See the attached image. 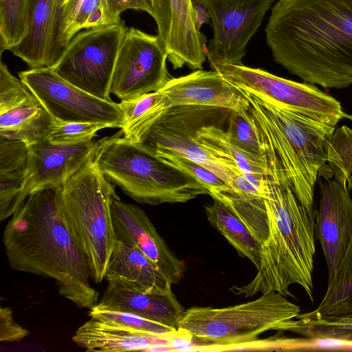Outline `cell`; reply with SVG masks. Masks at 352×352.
I'll use <instances>...</instances> for the list:
<instances>
[{"mask_svg": "<svg viewBox=\"0 0 352 352\" xmlns=\"http://www.w3.org/2000/svg\"><path fill=\"white\" fill-rule=\"evenodd\" d=\"M206 8L213 36L207 58L214 64H242L246 47L277 0H195Z\"/></svg>", "mask_w": 352, "mask_h": 352, "instance_id": "obj_13", "label": "cell"}, {"mask_svg": "<svg viewBox=\"0 0 352 352\" xmlns=\"http://www.w3.org/2000/svg\"><path fill=\"white\" fill-rule=\"evenodd\" d=\"M267 232L261 245L260 267L250 283L230 289L245 297L270 292L292 296L289 287L298 284L313 301L315 217L302 205L287 181L267 175Z\"/></svg>", "mask_w": 352, "mask_h": 352, "instance_id": "obj_3", "label": "cell"}, {"mask_svg": "<svg viewBox=\"0 0 352 352\" xmlns=\"http://www.w3.org/2000/svg\"><path fill=\"white\" fill-rule=\"evenodd\" d=\"M154 155L194 177L207 188L211 197L231 190L230 186L222 178L197 162L173 153L160 152Z\"/></svg>", "mask_w": 352, "mask_h": 352, "instance_id": "obj_33", "label": "cell"}, {"mask_svg": "<svg viewBox=\"0 0 352 352\" xmlns=\"http://www.w3.org/2000/svg\"><path fill=\"white\" fill-rule=\"evenodd\" d=\"M157 35L174 69H202L207 58L206 37L195 27L192 0H148Z\"/></svg>", "mask_w": 352, "mask_h": 352, "instance_id": "obj_15", "label": "cell"}, {"mask_svg": "<svg viewBox=\"0 0 352 352\" xmlns=\"http://www.w3.org/2000/svg\"><path fill=\"white\" fill-rule=\"evenodd\" d=\"M352 341L335 337H317L313 344L318 348L332 349L351 345Z\"/></svg>", "mask_w": 352, "mask_h": 352, "instance_id": "obj_42", "label": "cell"}, {"mask_svg": "<svg viewBox=\"0 0 352 352\" xmlns=\"http://www.w3.org/2000/svg\"><path fill=\"white\" fill-rule=\"evenodd\" d=\"M25 168L0 173V220L8 218L23 204Z\"/></svg>", "mask_w": 352, "mask_h": 352, "instance_id": "obj_36", "label": "cell"}, {"mask_svg": "<svg viewBox=\"0 0 352 352\" xmlns=\"http://www.w3.org/2000/svg\"><path fill=\"white\" fill-rule=\"evenodd\" d=\"M60 0H29V30L10 48L30 69L53 67L60 58L57 49V20Z\"/></svg>", "mask_w": 352, "mask_h": 352, "instance_id": "obj_22", "label": "cell"}, {"mask_svg": "<svg viewBox=\"0 0 352 352\" xmlns=\"http://www.w3.org/2000/svg\"><path fill=\"white\" fill-rule=\"evenodd\" d=\"M72 340L87 351L170 350L180 343H191L192 336L179 329L175 333H145L91 318L76 331Z\"/></svg>", "mask_w": 352, "mask_h": 352, "instance_id": "obj_19", "label": "cell"}, {"mask_svg": "<svg viewBox=\"0 0 352 352\" xmlns=\"http://www.w3.org/2000/svg\"><path fill=\"white\" fill-rule=\"evenodd\" d=\"M109 276L120 277L148 292L164 291L172 285L143 252L117 238L104 278Z\"/></svg>", "mask_w": 352, "mask_h": 352, "instance_id": "obj_23", "label": "cell"}, {"mask_svg": "<svg viewBox=\"0 0 352 352\" xmlns=\"http://www.w3.org/2000/svg\"><path fill=\"white\" fill-rule=\"evenodd\" d=\"M111 212L116 238L143 252L172 285L179 283L184 265L159 235L144 211L118 197L111 203Z\"/></svg>", "mask_w": 352, "mask_h": 352, "instance_id": "obj_18", "label": "cell"}, {"mask_svg": "<svg viewBox=\"0 0 352 352\" xmlns=\"http://www.w3.org/2000/svg\"><path fill=\"white\" fill-rule=\"evenodd\" d=\"M43 106L29 87L0 63V114L24 106Z\"/></svg>", "mask_w": 352, "mask_h": 352, "instance_id": "obj_31", "label": "cell"}, {"mask_svg": "<svg viewBox=\"0 0 352 352\" xmlns=\"http://www.w3.org/2000/svg\"><path fill=\"white\" fill-rule=\"evenodd\" d=\"M160 91L166 96L169 107L200 105L243 111L250 107L243 91L226 81L214 69H197L172 78Z\"/></svg>", "mask_w": 352, "mask_h": 352, "instance_id": "obj_21", "label": "cell"}, {"mask_svg": "<svg viewBox=\"0 0 352 352\" xmlns=\"http://www.w3.org/2000/svg\"><path fill=\"white\" fill-rule=\"evenodd\" d=\"M28 151L23 141L0 138V173L25 169Z\"/></svg>", "mask_w": 352, "mask_h": 352, "instance_id": "obj_38", "label": "cell"}, {"mask_svg": "<svg viewBox=\"0 0 352 352\" xmlns=\"http://www.w3.org/2000/svg\"><path fill=\"white\" fill-rule=\"evenodd\" d=\"M107 124L93 122H56L52 126L47 139L56 144H75L92 141Z\"/></svg>", "mask_w": 352, "mask_h": 352, "instance_id": "obj_37", "label": "cell"}, {"mask_svg": "<svg viewBox=\"0 0 352 352\" xmlns=\"http://www.w3.org/2000/svg\"><path fill=\"white\" fill-rule=\"evenodd\" d=\"M344 118H346L350 120L351 121H352V115H348V114L344 113Z\"/></svg>", "mask_w": 352, "mask_h": 352, "instance_id": "obj_43", "label": "cell"}, {"mask_svg": "<svg viewBox=\"0 0 352 352\" xmlns=\"http://www.w3.org/2000/svg\"><path fill=\"white\" fill-rule=\"evenodd\" d=\"M168 54L158 35L127 28L116 58L110 94L121 101L160 90L173 78Z\"/></svg>", "mask_w": 352, "mask_h": 352, "instance_id": "obj_11", "label": "cell"}, {"mask_svg": "<svg viewBox=\"0 0 352 352\" xmlns=\"http://www.w3.org/2000/svg\"><path fill=\"white\" fill-rule=\"evenodd\" d=\"M195 138L210 153L235 165L243 173L270 175L265 155L249 152L237 145L221 125L204 126L197 131Z\"/></svg>", "mask_w": 352, "mask_h": 352, "instance_id": "obj_24", "label": "cell"}, {"mask_svg": "<svg viewBox=\"0 0 352 352\" xmlns=\"http://www.w3.org/2000/svg\"><path fill=\"white\" fill-rule=\"evenodd\" d=\"M30 332L14 321L10 308L0 309V341L5 342H19L27 337Z\"/></svg>", "mask_w": 352, "mask_h": 352, "instance_id": "obj_40", "label": "cell"}, {"mask_svg": "<svg viewBox=\"0 0 352 352\" xmlns=\"http://www.w3.org/2000/svg\"><path fill=\"white\" fill-rule=\"evenodd\" d=\"M205 206L210 223L236 249L239 254L250 260L258 270L261 261V245L243 222L221 201L212 197Z\"/></svg>", "mask_w": 352, "mask_h": 352, "instance_id": "obj_25", "label": "cell"}, {"mask_svg": "<svg viewBox=\"0 0 352 352\" xmlns=\"http://www.w3.org/2000/svg\"><path fill=\"white\" fill-rule=\"evenodd\" d=\"M300 308L276 292L262 294L252 301L227 307H193L185 311L179 328L199 344L195 350L221 348L258 340L270 330L290 331Z\"/></svg>", "mask_w": 352, "mask_h": 352, "instance_id": "obj_6", "label": "cell"}, {"mask_svg": "<svg viewBox=\"0 0 352 352\" xmlns=\"http://www.w3.org/2000/svg\"><path fill=\"white\" fill-rule=\"evenodd\" d=\"M3 242L13 270L53 279L59 294L80 308L98 302L88 260L65 215L60 188L30 195L6 224Z\"/></svg>", "mask_w": 352, "mask_h": 352, "instance_id": "obj_2", "label": "cell"}, {"mask_svg": "<svg viewBox=\"0 0 352 352\" xmlns=\"http://www.w3.org/2000/svg\"><path fill=\"white\" fill-rule=\"evenodd\" d=\"M210 66L235 87L264 96L323 124L336 126L344 118L340 102L314 85L287 80L243 64Z\"/></svg>", "mask_w": 352, "mask_h": 352, "instance_id": "obj_10", "label": "cell"}, {"mask_svg": "<svg viewBox=\"0 0 352 352\" xmlns=\"http://www.w3.org/2000/svg\"><path fill=\"white\" fill-rule=\"evenodd\" d=\"M99 8L101 0H60L56 40L60 56L72 38L85 29L88 20Z\"/></svg>", "mask_w": 352, "mask_h": 352, "instance_id": "obj_28", "label": "cell"}, {"mask_svg": "<svg viewBox=\"0 0 352 352\" xmlns=\"http://www.w3.org/2000/svg\"><path fill=\"white\" fill-rule=\"evenodd\" d=\"M60 194L65 215L88 260L92 280L101 283L116 241L111 212V203L118 197L114 186L94 157L68 177Z\"/></svg>", "mask_w": 352, "mask_h": 352, "instance_id": "obj_7", "label": "cell"}, {"mask_svg": "<svg viewBox=\"0 0 352 352\" xmlns=\"http://www.w3.org/2000/svg\"><path fill=\"white\" fill-rule=\"evenodd\" d=\"M267 175L261 173L236 174L233 178L231 190L222 192L215 197L220 201L232 200L239 202H250L265 199L267 190Z\"/></svg>", "mask_w": 352, "mask_h": 352, "instance_id": "obj_34", "label": "cell"}, {"mask_svg": "<svg viewBox=\"0 0 352 352\" xmlns=\"http://www.w3.org/2000/svg\"><path fill=\"white\" fill-rule=\"evenodd\" d=\"M101 8L107 26L120 23L121 14L130 9L145 12L154 17L148 0H101Z\"/></svg>", "mask_w": 352, "mask_h": 352, "instance_id": "obj_39", "label": "cell"}, {"mask_svg": "<svg viewBox=\"0 0 352 352\" xmlns=\"http://www.w3.org/2000/svg\"><path fill=\"white\" fill-rule=\"evenodd\" d=\"M119 24L78 32L52 67L66 81L100 99L111 102L110 83L124 33Z\"/></svg>", "mask_w": 352, "mask_h": 352, "instance_id": "obj_9", "label": "cell"}, {"mask_svg": "<svg viewBox=\"0 0 352 352\" xmlns=\"http://www.w3.org/2000/svg\"><path fill=\"white\" fill-rule=\"evenodd\" d=\"M29 30V0H0V48L19 45Z\"/></svg>", "mask_w": 352, "mask_h": 352, "instance_id": "obj_29", "label": "cell"}, {"mask_svg": "<svg viewBox=\"0 0 352 352\" xmlns=\"http://www.w3.org/2000/svg\"><path fill=\"white\" fill-rule=\"evenodd\" d=\"M124 115L123 137L137 143L169 108L160 90L120 102Z\"/></svg>", "mask_w": 352, "mask_h": 352, "instance_id": "obj_27", "label": "cell"}, {"mask_svg": "<svg viewBox=\"0 0 352 352\" xmlns=\"http://www.w3.org/2000/svg\"><path fill=\"white\" fill-rule=\"evenodd\" d=\"M296 319L291 331L352 341V239L318 307Z\"/></svg>", "mask_w": 352, "mask_h": 352, "instance_id": "obj_14", "label": "cell"}, {"mask_svg": "<svg viewBox=\"0 0 352 352\" xmlns=\"http://www.w3.org/2000/svg\"><path fill=\"white\" fill-rule=\"evenodd\" d=\"M120 129L100 140L94 161L103 175L124 193L150 205L186 203L207 188L180 170L124 137Z\"/></svg>", "mask_w": 352, "mask_h": 352, "instance_id": "obj_5", "label": "cell"}, {"mask_svg": "<svg viewBox=\"0 0 352 352\" xmlns=\"http://www.w3.org/2000/svg\"><path fill=\"white\" fill-rule=\"evenodd\" d=\"M99 144L100 140L56 144L45 138L28 145L25 197L43 189L61 187L69 177L94 157Z\"/></svg>", "mask_w": 352, "mask_h": 352, "instance_id": "obj_16", "label": "cell"}, {"mask_svg": "<svg viewBox=\"0 0 352 352\" xmlns=\"http://www.w3.org/2000/svg\"><path fill=\"white\" fill-rule=\"evenodd\" d=\"M226 130L231 140L245 150L263 155L261 142L251 114L248 111H231Z\"/></svg>", "mask_w": 352, "mask_h": 352, "instance_id": "obj_35", "label": "cell"}, {"mask_svg": "<svg viewBox=\"0 0 352 352\" xmlns=\"http://www.w3.org/2000/svg\"><path fill=\"white\" fill-rule=\"evenodd\" d=\"M55 122L43 106H21L0 114V138L30 145L47 138Z\"/></svg>", "mask_w": 352, "mask_h": 352, "instance_id": "obj_26", "label": "cell"}, {"mask_svg": "<svg viewBox=\"0 0 352 352\" xmlns=\"http://www.w3.org/2000/svg\"><path fill=\"white\" fill-rule=\"evenodd\" d=\"M193 19L197 30L201 32V27L204 23L210 20L209 13L205 6L201 2L192 0Z\"/></svg>", "mask_w": 352, "mask_h": 352, "instance_id": "obj_41", "label": "cell"}, {"mask_svg": "<svg viewBox=\"0 0 352 352\" xmlns=\"http://www.w3.org/2000/svg\"><path fill=\"white\" fill-rule=\"evenodd\" d=\"M243 91L270 175L282 173L302 205L315 217L314 187L325 166L336 129L253 92Z\"/></svg>", "mask_w": 352, "mask_h": 352, "instance_id": "obj_4", "label": "cell"}, {"mask_svg": "<svg viewBox=\"0 0 352 352\" xmlns=\"http://www.w3.org/2000/svg\"><path fill=\"white\" fill-rule=\"evenodd\" d=\"M89 315L91 318L145 333L168 334L175 333L179 329L150 320L135 314L102 308L97 305L89 309Z\"/></svg>", "mask_w": 352, "mask_h": 352, "instance_id": "obj_32", "label": "cell"}, {"mask_svg": "<svg viewBox=\"0 0 352 352\" xmlns=\"http://www.w3.org/2000/svg\"><path fill=\"white\" fill-rule=\"evenodd\" d=\"M19 76L56 122H93L122 128L120 103L96 98L58 76L52 68L30 69Z\"/></svg>", "mask_w": 352, "mask_h": 352, "instance_id": "obj_12", "label": "cell"}, {"mask_svg": "<svg viewBox=\"0 0 352 352\" xmlns=\"http://www.w3.org/2000/svg\"><path fill=\"white\" fill-rule=\"evenodd\" d=\"M231 111L200 105L169 107L136 143L153 154L169 152L197 162L222 178L228 185L241 171L235 165L210 153L195 138L208 124L228 120Z\"/></svg>", "mask_w": 352, "mask_h": 352, "instance_id": "obj_8", "label": "cell"}, {"mask_svg": "<svg viewBox=\"0 0 352 352\" xmlns=\"http://www.w3.org/2000/svg\"><path fill=\"white\" fill-rule=\"evenodd\" d=\"M315 232L326 260L329 278L342 259L352 239V199L346 186L335 179L320 182Z\"/></svg>", "mask_w": 352, "mask_h": 352, "instance_id": "obj_17", "label": "cell"}, {"mask_svg": "<svg viewBox=\"0 0 352 352\" xmlns=\"http://www.w3.org/2000/svg\"><path fill=\"white\" fill-rule=\"evenodd\" d=\"M327 162L338 182L352 190V129L344 125L335 129L327 148Z\"/></svg>", "mask_w": 352, "mask_h": 352, "instance_id": "obj_30", "label": "cell"}, {"mask_svg": "<svg viewBox=\"0 0 352 352\" xmlns=\"http://www.w3.org/2000/svg\"><path fill=\"white\" fill-rule=\"evenodd\" d=\"M98 307L135 314L160 324L179 329L185 309L171 287L161 292L146 291L120 277L109 276Z\"/></svg>", "mask_w": 352, "mask_h": 352, "instance_id": "obj_20", "label": "cell"}, {"mask_svg": "<svg viewBox=\"0 0 352 352\" xmlns=\"http://www.w3.org/2000/svg\"><path fill=\"white\" fill-rule=\"evenodd\" d=\"M265 31L274 60L305 82L352 85V0H278Z\"/></svg>", "mask_w": 352, "mask_h": 352, "instance_id": "obj_1", "label": "cell"}]
</instances>
